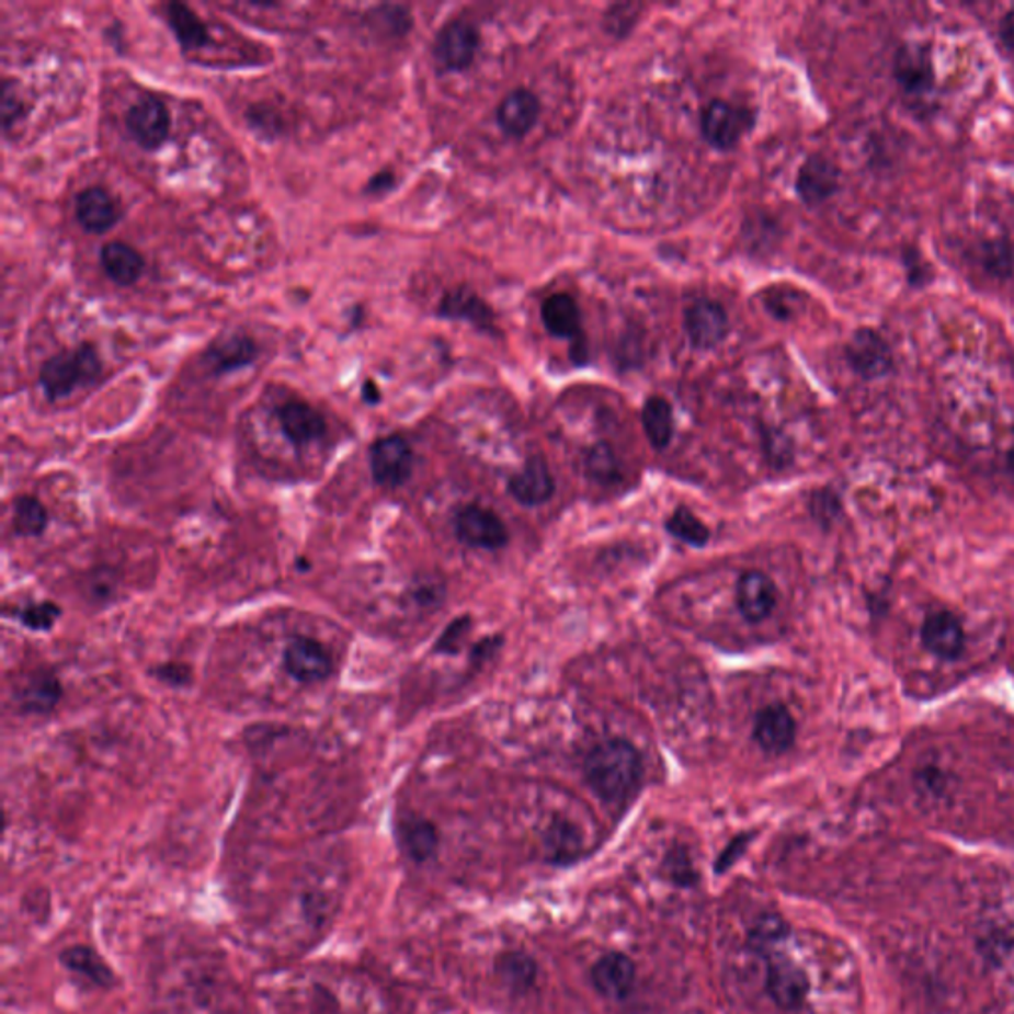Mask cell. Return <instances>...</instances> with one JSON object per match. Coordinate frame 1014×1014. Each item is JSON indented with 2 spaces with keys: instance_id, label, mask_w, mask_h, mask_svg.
I'll return each mask as SVG.
<instances>
[{
  "instance_id": "1",
  "label": "cell",
  "mask_w": 1014,
  "mask_h": 1014,
  "mask_svg": "<svg viewBox=\"0 0 1014 1014\" xmlns=\"http://www.w3.org/2000/svg\"><path fill=\"white\" fill-rule=\"evenodd\" d=\"M584 775L601 799L620 802L638 789L642 759L630 741L608 739L589 753L584 761Z\"/></svg>"
},
{
  "instance_id": "2",
  "label": "cell",
  "mask_w": 1014,
  "mask_h": 1014,
  "mask_svg": "<svg viewBox=\"0 0 1014 1014\" xmlns=\"http://www.w3.org/2000/svg\"><path fill=\"white\" fill-rule=\"evenodd\" d=\"M103 363L92 343L62 351L42 365L41 385L46 397L60 400L78 387H88L102 377Z\"/></svg>"
},
{
  "instance_id": "3",
  "label": "cell",
  "mask_w": 1014,
  "mask_h": 1014,
  "mask_svg": "<svg viewBox=\"0 0 1014 1014\" xmlns=\"http://www.w3.org/2000/svg\"><path fill=\"white\" fill-rule=\"evenodd\" d=\"M844 357L862 379H884L893 371V353L888 341L876 329H856L846 343Z\"/></svg>"
},
{
  "instance_id": "4",
  "label": "cell",
  "mask_w": 1014,
  "mask_h": 1014,
  "mask_svg": "<svg viewBox=\"0 0 1014 1014\" xmlns=\"http://www.w3.org/2000/svg\"><path fill=\"white\" fill-rule=\"evenodd\" d=\"M765 987L773 1003L783 1011H795L807 1001L810 991L809 975L787 955L779 952L767 957Z\"/></svg>"
},
{
  "instance_id": "5",
  "label": "cell",
  "mask_w": 1014,
  "mask_h": 1014,
  "mask_svg": "<svg viewBox=\"0 0 1014 1014\" xmlns=\"http://www.w3.org/2000/svg\"><path fill=\"white\" fill-rule=\"evenodd\" d=\"M480 48V32L468 21H452L434 42V60L444 72L468 70Z\"/></svg>"
},
{
  "instance_id": "6",
  "label": "cell",
  "mask_w": 1014,
  "mask_h": 1014,
  "mask_svg": "<svg viewBox=\"0 0 1014 1014\" xmlns=\"http://www.w3.org/2000/svg\"><path fill=\"white\" fill-rule=\"evenodd\" d=\"M369 464L375 482L383 488H399L412 474L414 454L402 436L390 434L371 446Z\"/></svg>"
},
{
  "instance_id": "7",
  "label": "cell",
  "mask_w": 1014,
  "mask_h": 1014,
  "mask_svg": "<svg viewBox=\"0 0 1014 1014\" xmlns=\"http://www.w3.org/2000/svg\"><path fill=\"white\" fill-rule=\"evenodd\" d=\"M454 532L462 544L476 549H500L508 544V527L498 513L482 505H466L454 517Z\"/></svg>"
},
{
  "instance_id": "8",
  "label": "cell",
  "mask_w": 1014,
  "mask_h": 1014,
  "mask_svg": "<svg viewBox=\"0 0 1014 1014\" xmlns=\"http://www.w3.org/2000/svg\"><path fill=\"white\" fill-rule=\"evenodd\" d=\"M127 132L145 151H155L167 141L171 132V115L159 98L144 95L125 115Z\"/></svg>"
},
{
  "instance_id": "9",
  "label": "cell",
  "mask_w": 1014,
  "mask_h": 1014,
  "mask_svg": "<svg viewBox=\"0 0 1014 1014\" xmlns=\"http://www.w3.org/2000/svg\"><path fill=\"white\" fill-rule=\"evenodd\" d=\"M893 78L910 98H927L935 88L932 52L923 44H903L893 58Z\"/></svg>"
},
{
  "instance_id": "10",
  "label": "cell",
  "mask_w": 1014,
  "mask_h": 1014,
  "mask_svg": "<svg viewBox=\"0 0 1014 1014\" xmlns=\"http://www.w3.org/2000/svg\"><path fill=\"white\" fill-rule=\"evenodd\" d=\"M749 125L748 113L721 100L709 103L702 113V135L719 151L736 149L741 137L748 134Z\"/></svg>"
},
{
  "instance_id": "11",
  "label": "cell",
  "mask_w": 1014,
  "mask_h": 1014,
  "mask_svg": "<svg viewBox=\"0 0 1014 1014\" xmlns=\"http://www.w3.org/2000/svg\"><path fill=\"white\" fill-rule=\"evenodd\" d=\"M684 328L694 348H718L719 343L728 338V311L714 299H697L686 309Z\"/></svg>"
},
{
  "instance_id": "12",
  "label": "cell",
  "mask_w": 1014,
  "mask_h": 1014,
  "mask_svg": "<svg viewBox=\"0 0 1014 1014\" xmlns=\"http://www.w3.org/2000/svg\"><path fill=\"white\" fill-rule=\"evenodd\" d=\"M287 674L301 684H319L331 676V656L311 638H292L284 650Z\"/></svg>"
},
{
  "instance_id": "13",
  "label": "cell",
  "mask_w": 1014,
  "mask_h": 1014,
  "mask_svg": "<svg viewBox=\"0 0 1014 1014\" xmlns=\"http://www.w3.org/2000/svg\"><path fill=\"white\" fill-rule=\"evenodd\" d=\"M841 185V169L824 155H810L797 174V195L807 206L827 203Z\"/></svg>"
},
{
  "instance_id": "14",
  "label": "cell",
  "mask_w": 1014,
  "mask_h": 1014,
  "mask_svg": "<svg viewBox=\"0 0 1014 1014\" xmlns=\"http://www.w3.org/2000/svg\"><path fill=\"white\" fill-rule=\"evenodd\" d=\"M753 738L767 755L777 757L793 748L797 738V724L787 707L773 704L759 711Z\"/></svg>"
},
{
  "instance_id": "15",
  "label": "cell",
  "mask_w": 1014,
  "mask_h": 1014,
  "mask_svg": "<svg viewBox=\"0 0 1014 1014\" xmlns=\"http://www.w3.org/2000/svg\"><path fill=\"white\" fill-rule=\"evenodd\" d=\"M591 981L606 999L625 1001L635 989L636 965L623 953H608L593 965Z\"/></svg>"
},
{
  "instance_id": "16",
  "label": "cell",
  "mask_w": 1014,
  "mask_h": 1014,
  "mask_svg": "<svg viewBox=\"0 0 1014 1014\" xmlns=\"http://www.w3.org/2000/svg\"><path fill=\"white\" fill-rule=\"evenodd\" d=\"M276 417L287 441L296 446H306L309 442L319 441L328 432V424L321 412L304 400H287L276 410Z\"/></svg>"
},
{
  "instance_id": "17",
  "label": "cell",
  "mask_w": 1014,
  "mask_h": 1014,
  "mask_svg": "<svg viewBox=\"0 0 1014 1014\" xmlns=\"http://www.w3.org/2000/svg\"><path fill=\"white\" fill-rule=\"evenodd\" d=\"M438 316L444 319L468 321L474 328L492 333L495 331V316L492 308L470 287H454L446 292L438 306Z\"/></svg>"
},
{
  "instance_id": "18",
  "label": "cell",
  "mask_w": 1014,
  "mask_h": 1014,
  "mask_svg": "<svg viewBox=\"0 0 1014 1014\" xmlns=\"http://www.w3.org/2000/svg\"><path fill=\"white\" fill-rule=\"evenodd\" d=\"M554 492V474L542 456H532L510 480V493L522 505H542L551 500Z\"/></svg>"
},
{
  "instance_id": "19",
  "label": "cell",
  "mask_w": 1014,
  "mask_h": 1014,
  "mask_svg": "<svg viewBox=\"0 0 1014 1014\" xmlns=\"http://www.w3.org/2000/svg\"><path fill=\"white\" fill-rule=\"evenodd\" d=\"M542 115V102L529 90H513L503 98L498 107V124L510 137H525L532 132Z\"/></svg>"
},
{
  "instance_id": "20",
  "label": "cell",
  "mask_w": 1014,
  "mask_h": 1014,
  "mask_svg": "<svg viewBox=\"0 0 1014 1014\" xmlns=\"http://www.w3.org/2000/svg\"><path fill=\"white\" fill-rule=\"evenodd\" d=\"M76 220L83 230L102 235L119 220V205L102 186H88L76 196Z\"/></svg>"
},
{
  "instance_id": "21",
  "label": "cell",
  "mask_w": 1014,
  "mask_h": 1014,
  "mask_svg": "<svg viewBox=\"0 0 1014 1014\" xmlns=\"http://www.w3.org/2000/svg\"><path fill=\"white\" fill-rule=\"evenodd\" d=\"M777 603V589L767 574L748 571L738 583L739 613L749 623L765 620Z\"/></svg>"
},
{
  "instance_id": "22",
  "label": "cell",
  "mask_w": 1014,
  "mask_h": 1014,
  "mask_svg": "<svg viewBox=\"0 0 1014 1014\" xmlns=\"http://www.w3.org/2000/svg\"><path fill=\"white\" fill-rule=\"evenodd\" d=\"M922 642L932 654L953 660L964 652V626L952 613H932L923 620Z\"/></svg>"
},
{
  "instance_id": "23",
  "label": "cell",
  "mask_w": 1014,
  "mask_h": 1014,
  "mask_svg": "<svg viewBox=\"0 0 1014 1014\" xmlns=\"http://www.w3.org/2000/svg\"><path fill=\"white\" fill-rule=\"evenodd\" d=\"M260 349L252 338L244 333H232L228 338H220L210 348L206 349L205 361L208 369L215 375H226L232 371L248 367L257 360Z\"/></svg>"
},
{
  "instance_id": "24",
  "label": "cell",
  "mask_w": 1014,
  "mask_h": 1014,
  "mask_svg": "<svg viewBox=\"0 0 1014 1014\" xmlns=\"http://www.w3.org/2000/svg\"><path fill=\"white\" fill-rule=\"evenodd\" d=\"M400 851L409 856L410 861L429 862L438 852L441 836L431 820L421 817H409L400 820L397 827Z\"/></svg>"
},
{
  "instance_id": "25",
  "label": "cell",
  "mask_w": 1014,
  "mask_h": 1014,
  "mask_svg": "<svg viewBox=\"0 0 1014 1014\" xmlns=\"http://www.w3.org/2000/svg\"><path fill=\"white\" fill-rule=\"evenodd\" d=\"M544 326L554 338L573 339L583 338L581 329V311L569 294H554L547 297L542 306Z\"/></svg>"
},
{
  "instance_id": "26",
  "label": "cell",
  "mask_w": 1014,
  "mask_h": 1014,
  "mask_svg": "<svg viewBox=\"0 0 1014 1014\" xmlns=\"http://www.w3.org/2000/svg\"><path fill=\"white\" fill-rule=\"evenodd\" d=\"M62 699V684L52 672H34L19 692V704L26 714L46 716Z\"/></svg>"
},
{
  "instance_id": "27",
  "label": "cell",
  "mask_w": 1014,
  "mask_h": 1014,
  "mask_svg": "<svg viewBox=\"0 0 1014 1014\" xmlns=\"http://www.w3.org/2000/svg\"><path fill=\"white\" fill-rule=\"evenodd\" d=\"M100 260L105 274L119 286H132L144 274V258L125 242H107L100 252Z\"/></svg>"
},
{
  "instance_id": "28",
  "label": "cell",
  "mask_w": 1014,
  "mask_h": 1014,
  "mask_svg": "<svg viewBox=\"0 0 1014 1014\" xmlns=\"http://www.w3.org/2000/svg\"><path fill=\"white\" fill-rule=\"evenodd\" d=\"M167 22L173 31L174 38L185 50L203 48L210 42V34H208L205 22L201 21L195 11H191L186 4L171 2L167 7Z\"/></svg>"
},
{
  "instance_id": "29",
  "label": "cell",
  "mask_w": 1014,
  "mask_h": 1014,
  "mask_svg": "<svg viewBox=\"0 0 1014 1014\" xmlns=\"http://www.w3.org/2000/svg\"><path fill=\"white\" fill-rule=\"evenodd\" d=\"M642 426L656 451H664L674 436L672 407L664 397H650L642 409Z\"/></svg>"
},
{
  "instance_id": "30",
  "label": "cell",
  "mask_w": 1014,
  "mask_h": 1014,
  "mask_svg": "<svg viewBox=\"0 0 1014 1014\" xmlns=\"http://www.w3.org/2000/svg\"><path fill=\"white\" fill-rule=\"evenodd\" d=\"M790 925L779 913H763L759 915L751 932H749V945L753 952L759 955H773L779 952L781 945L789 939Z\"/></svg>"
},
{
  "instance_id": "31",
  "label": "cell",
  "mask_w": 1014,
  "mask_h": 1014,
  "mask_svg": "<svg viewBox=\"0 0 1014 1014\" xmlns=\"http://www.w3.org/2000/svg\"><path fill=\"white\" fill-rule=\"evenodd\" d=\"M62 961L73 975H78L86 983L93 984V987H110L112 984V971L100 959V955L93 953L92 949H88V947L66 949Z\"/></svg>"
},
{
  "instance_id": "32",
  "label": "cell",
  "mask_w": 1014,
  "mask_h": 1014,
  "mask_svg": "<svg viewBox=\"0 0 1014 1014\" xmlns=\"http://www.w3.org/2000/svg\"><path fill=\"white\" fill-rule=\"evenodd\" d=\"M14 532L22 537H38L48 525V512L44 510L41 500L34 495H19L14 500V515H12Z\"/></svg>"
},
{
  "instance_id": "33",
  "label": "cell",
  "mask_w": 1014,
  "mask_h": 1014,
  "mask_svg": "<svg viewBox=\"0 0 1014 1014\" xmlns=\"http://www.w3.org/2000/svg\"><path fill=\"white\" fill-rule=\"evenodd\" d=\"M498 975L515 991L529 989L537 977V965L527 953H505L498 959Z\"/></svg>"
},
{
  "instance_id": "34",
  "label": "cell",
  "mask_w": 1014,
  "mask_h": 1014,
  "mask_svg": "<svg viewBox=\"0 0 1014 1014\" xmlns=\"http://www.w3.org/2000/svg\"><path fill=\"white\" fill-rule=\"evenodd\" d=\"M666 529L670 535L677 537L684 544L702 545L707 544L709 539V529L706 523L697 517L696 513L690 512L687 508H677L676 512L668 517Z\"/></svg>"
},
{
  "instance_id": "35",
  "label": "cell",
  "mask_w": 1014,
  "mask_h": 1014,
  "mask_svg": "<svg viewBox=\"0 0 1014 1014\" xmlns=\"http://www.w3.org/2000/svg\"><path fill=\"white\" fill-rule=\"evenodd\" d=\"M369 19L377 31L389 34V36H405L409 32L410 24H412L409 11L402 9V7H395V4H385V7L373 9Z\"/></svg>"
},
{
  "instance_id": "36",
  "label": "cell",
  "mask_w": 1014,
  "mask_h": 1014,
  "mask_svg": "<svg viewBox=\"0 0 1014 1014\" xmlns=\"http://www.w3.org/2000/svg\"><path fill=\"white\" fill-rule=\"evenodd\" d=\"M586 470L593 476L594 480H601V482L613 480L616 471H618V464H616L613 448H608L606 444H596L586 456Z\"/></svg>"
},
{
  "instance_id": "37",
  "label": "cell",
  "mask_w": 1014,
  "mask_h": 1014,
  "mask_svg": "<svg viewBox=\"0 0 1014 1014\" xmlns=\"http://www.w3.org/2000/svg\"><path fill=\"white\" fill-rule=\"evenodd\" d=\"M60 618V606L54 603L29 605L21 611L22 625L31 630H48Z\"/></svg>"
},
{
  "instance_id": "38",
  "label": "cell",
  "mask_w": 1014,
  "mask_h": 1014,
  "mask_svg": "<svg viewBox=\"0 0 1014 1014\" xmlns=\"http://www.w3.org/2000/svg\"><path fill=\"white\" fill-rule=\"evenodd\" d=\"M0 110H2V127H4V132H9L12 125L21 122L24 113H26V105L22 102V98L16 93V90H12V83L9 80H4V83H2Z\"/></svg>"
},
{
  "instance_id": "39",
  "label": "cell",
  "mask_w": 1014,
  "mask_h": 1014,
  "mask_svg": "<svg viewBox=\"0 0 1014 1014\" xmlns=\"http://www.w3.org/2000/svg\"><path fill=\"white\" fill-rule=\"evenodd\" d=\"M984 267L989 274L996 277H1004L1011 274L1013 267V257L1011 250L1004 242H993L984 247Z\"/></svg>"
},
{
  "instance_id": "40",
  "label": "cell",
  "mask_w": 1014,
  "mask_h": 1014,
  "mask_svg": "<svg viewBox=\"0 0 1014 1014\" xmlns=\"http://www.w3.org/2000/svg\"><path fill=\"white\" fill-rule=\"evenodd\" d=\"M549 846L554 848L557 856L561 854H573L577 851V846L581 844L579 836H577V830L569 824V822H555L554 829L549 830Z\"/></svg>"
},
{
  "instance_id": "41",
  "label": "cell",
  "mask_w": 1014,
  "mask_h": 1014,
  "mask_svg": "<svg viewBox=\"0 0 1014 1014\" xmlns=\"http://www.w3.org/2000/svg\"><path fill=\"white\" fill-rule=\"evenodd\" d=\"M468 633H470V618H468V616L454 620V623L444 630V635L438 638L436 650L448 652V654L458 652V650H460L462 640H464V636L468 635Z\"/></svg>"
},
{
  "instance_id": "42",
  "label": "cell",
  "mask_w": 1014,
  "mask_h": 1014,
  "mask_svg": "<svg viewBox=\"0 0 1014 1014\" xmlns=\"http://www.w3.org/2000/svg\"><path fill=\"white\" fill-rule=\"evenodd\" d=\"M666 868L670 878L676 881V884H692L696 880V870L692 866V861L687 858L686 852H672L668 854L666 858Z\"/></svg>"
},
{
  "instance_id": "43",
  "label": "cell",
  "mask_w": 1014,
  "mask_h": 1014,
  "mask_svg": "<svg viewBox=\"0 0 1014 1014\" xmlns=\"http://www.w3.org/2000/svg\"><path fill=\"white\" fill-rule=\"evenodd\" d=\"M751 839H753L751 834H739L733 841L729 842L728 846L724 848V852L719 854L718 861H716V871H718V874L728 871L729 868L745 854Z\"/></svg>"
},
{
  "instance_id": "44",
  "label": "cell",
  "mask_w": 1014,
  "mask_h": 1014,
  "mask_svg": "<svg viewBox=\"0 0 1014 1014\" xmlns=\"http://www.w3.org/2000/svg\"><path fill=\"white\" fill-rule=\"evenodd\" d=\"M903 264L908 267V277H910L913 286H923L932 277V270L923 262L922 252L905 250Z\"/></svg>"
},
{
  "instance_id": "45",
  "label": "cell",
  "mask_w": 1014,
  "mask_h": 1014,
  "mask_svg": "<svg viewBox=\"0 0 1014 1014\" xmlns=\"http://www.w3.org/2000/svg\"><path fill=\"white\" fill-rule=\"evenodd\" d=\"M155 676L171 686H186L191 682V670L181 664H167V666L157 668Z\"/></svg>"
},
{
  "instance_id": "46",
  "label": "cell",
  "mask_w": 1014,
  "mask_h": 1014,
  "mask_svg": "<svg viewBox=\"0 0 1014 1014\" xmlns=\"http://www.w3.org/2000/svg\"><path fill=\"white\" fill-rule=\"evenodd\" d=\"M395 186V174L389 173V171H383V173H377L369 181V185L365 186V193L367 195H380V193H387Z\"/></svg>"
},
{
  "instance_id": "47",
  "label": "cell",
  "mask_w": 1014,
  "mask_h": 1014,
  "mask_svg": "<svg viewBox=\"0 0 1014 1014\" xmlns=\"http://www.w3.org/2000/svg\"><path fill=\"white\" fill-rule=\"evenodd\" d=\"M999 34L1004 44L1014 52V9L1004 14L1001 26H999Z\"/></svg>"
},
{
  "instance_id": "48",
  "label": "cell",
  "mask_w": 1014,
  "mask_h": 1014,
  "mask_svg": "<svg viewBox=\"0 0 1014 1014\" xmlns=\"http://www.w3.org/2000/svg\"><path fill=\"white\" fill-rule=\"evenodd\" d=\"M363 400L369 402V405H377V402H379L380 390L373 380H367V383L363 385Z\"/></svg>"
},
{
  "instance_id": "49",
  "label": "cell",
  "mask_w": 1014,
  "mask_h": 1014,
  "mask_svg": "<svg viewBox=\"0 0 1014 1014\" xmlns=\"http://www.w3.org/2000/svg\"><path fill=\"white\" fill-rule=\"evenodd\" d=\"M1009 466H1011V470H1013L1014 474V446L1013 451L1009 452Z\"/></svg>"
}]
</instances>
